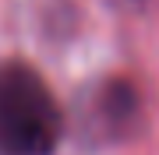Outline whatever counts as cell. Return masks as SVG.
I'll list each match as a JSON object with an SVG mask.
<instances>
[{
	"mask_svg": "<svg viewBox=\"0 0 159 155\" xmlns=\"http://www.w3.org/2000/svg\"><path fill=\"white\" fill-rule=\"evenodd\" d=\"M67 116L25 60H0V155H57Z\"/></svg>",
	"mask_w": 159,
	"mask_h": 155,
	"instance_id": "6da1fadb",
	"label": "cell"
},
{
	"mask_svg": "<svg viewBox=\"0 0 159 155\" xmlns=\"http://www.w3.org/2000/svg\"><path fill=\"white\" fill-rule=\"evenodd\" d=\"M145 102L131 78H102L99 85L85 88L74 106V131L81 144L102 148L120 144L142 131Z\"/></svg>",
	"mask_w": 159,
	"mask_h": 155,
	"instance_id": "7a4b0ae2",
	"label": "cell"
},
{
	"mask_svg": "<svg viewBox=\"0 0 159 155\" xmlns=\"http://www.w3.org/2000/svg\"><path fill=\"white\" fill-rule=\"evenodd\" d=\"M127 4H134V7H142V4H148V0H127Z\"/></svg>",
	"mask_w": 159,
	"mask_h": 155,
	"instance_id": "3957f363",
	"label": "cell"
}]
</instances>
